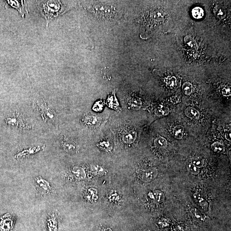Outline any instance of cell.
Listing matches in <instances>:
<instances>
[{
  "mask_svg": "<svg viewBox=\"0 0 231 231\" xmlns=\"http://www.w3.org/2000/svg\"><path fill=\"white\" fill-rule=\"evenodd\" d=\"M13 227L14 220L9 215L0 218V231H12Z\"/></svg>",
  "mask_w": 231,
  "mask_h": 231,
  "instance_id": "4",
  "label": "cell"
},
{
  "mask_svg": "<svg viewBox=\"0 0 231 231\" xmlns=\"http://www.w3.org/2000/svg\"><path fill=\"white\" fill-rule=\"evenodd\" d=\"M92 172L95 173L96 174H99V175H103L105 174V170L103 168L98 166L95 165L92 166Z\"/></svg>",
  "mask_w": 231,
  "mask_h": 231,
  "instance_id": "24",
  "label": "cell"
},
{
  "mask_svg": "<svg viewBox=\"0 0 231 231\" xmlns=\"http://www.w3.org/2000/svg\"><path fill=\"white\" fill-rule=\"evenodd\" d=\"M211 149L216 153H222L225 151V147L223 145L219 142H215L211 145Z\"/></svg>",
  "mask_w": 231,
  "mask_h": 231,
  "instance_id": "17",
  "label": "cell"
},
{
  "mask_svg": "<svg viewBox=\"0 0 231 231\" xmlns=\"http://www.w3.org/2000/svg\"><path fill=\"white\" fill-rule=\"evenodd\" d=\"M89 192H88V197L89 198H92V200L95 201L97 199V190L96 189H90L89 190Z\"/></svg>",
  "mask_w": 231,
  "mask_h": 231,
  "instance_id": "25",
  "label": "cell"
},
{
  "mask_svg": "<svg viewBox=\"0 0 231 231\" xmlns=\"http://www.w3.org/2000/svg\"><path fill=\"white\" fill-rule=\"evenodd\" d=\"M63 148L67 152H70L74 150L76 148V144L72 140H65L63 143Z\"/></svg>",
  "mask_w": 231,
  "mask_h": 231,
  "instance_id": "10",
  "label": "cell"
},
{
  "mask_svg": "<svg viewBox=\"0 0 231 231\" xmlns=\"http://www.w3.org/2000/svg\"><path fill=\"white\" fill-rule=\"evenodd\" d=\"M23 121H22V119L20 117V116H16L15 117L13 118H9L7 120V122L9 124H12L13 125H16L19 126V127L23 128L24 126V124L23 123Z\"/></svg>",
  "mask_w": 231,
  "mask_h": 231,
  "instance_id": "15",
  "label": "cell"
},
{
  "mask_svg": "<svg viewBox=\"0 0 231 231\" xmlns=\"http://www.w3.org/2000/svg\"><path fill=\"white\" fill-rule=\"evenodd\" d=\"M137 137V133L135 131H131L123 136V140L126 143H132L135 141Z\"/></svg>",
  "mask_w": 231,
  "mask_h": 231,
  "instance_id": "9",
  "label": "cell"
},
{
  "mask_svg": "<svg viewBox=\"0 0 231 231\" xmlns=\"http://www.w3.org/2000/svg\"><path fill=\"white\" fill-rule=\"evenodd\" d=\"M47 226L49 231H57V222L54 219V217L49 218Z\"/></svg>",
  "mask_w": 231,
  "mask_h": 231,
  "instance_id": "16",
  "label": "cell"
},
{
  "mask_svg": "<svg viewBox=\"0 0 231 231\" xmlns=\"http://www.w3.org/2000/svg\"><path fill=\"white\" fill-rule=\"evenodd\" d=\"M191 163L198 168H201L204 165V160L199 157H194L191 160Z\"/></svg>",
  "mask_w": 231,
  "mask_h": 231,
  "instance_id": "21",
  "label": "cell"
},
{
  "mask_svg": "<svg viewBox=\"0 0 231 231\" xmlns=\"http://www.w3.org/2000/svg\"><path fill=\"white\" fill-rule=\"evenodd\" d=\"M103 107L104 104L103 102L99 101L95 104L93 107V110L96 111H101L103 110Z\"/></svg>",
  "mask_w": 231,
  "mask_h": 231,
  "instance_id": "27",
  "label": "cell"
},
{
  "mask_svg": "<svg viewBox=\"0 0 231 231\" xmlns=\"http://www.w3.org/2000/svg\"><path fill=\"white\" fill-rule=\"evenodd\" d=\"M184 131V127L181 125H179L175 127L173 129V132L175 138L178 140L182 139L183 137Z\"/></svg>",
  "mask_w": 231,
  "mask_h": 231,
  "instance_id": "11",
  "label": "cell"
},
{
  "mask_svg": "<svg viewBox=\"0 0 231 231\" xmlns=\"http://www.w3.org/2000/svg\"><path fill=\"white\" fill-rule=\"evenodd\" d=\"M108 1H88L84 8L98 21L110 22L119 18L120 13L115 3Z\"/></svg>",
  "mask_w": 231,
  "mask_h": 231,
  "instance_id": "1",
  "label": "cell"
},
{
  "mask_svg": "<svg viewBox=\"0 0 231 231\" xmlns=\"http://www.w3.org/2000/svg\"><path fill=\"white\" fill-rule=\"evenodd\" d=\"M144 231H152L151 230V229H146Z\"/></svg>",
  "mask_w": 231,
  "mask_h": 231,
  "instance_id": "32",
  "label": "cell"
},
{
  "mask_svg": "<svg viewBox=\"0 0 231 231\" xmlns=\"http://www.w3.org/2000/svg\"><path fill=\"white\" fill-rule=\"evenodd\" d=\"M37 187L43 193H47L51 190L50 186L46 181L41 179H37L36 180Z\"/></svg>",
  "mask_w": 231,
  "mask_h": 231,
  "instance_id": "6",
  "label": "cell"
},
{
  "mask_svg": "<svg viewBox=\"0 0 231 231\" xmlns=\"http://www.w3.org/2000/svg\"><path fill=\"white\" fill-rule=\"evenodd\" d=\"M73 174L77 178L84 179L85 177V172L82 168L75 167L73 170Z\"/></svg>",
  "mask_w": 231,
  "mask_h": 231,
  "instance_id": "18",
  "label": "cell"
},
{
  "mask_svg": "<svg viewBox=\"0 0 231 231\" xmlns=\"http://www.w3.org/2000/svg\"><path fill=\"white\" fill-rule=\"evenodd\" d=\"M192 15L194 19L199 20L202 19L204 15V12L203 9L200 7H194L192 10Z\"/></svg>",
  "mask_w": 231,
  "mask_h": 231,
  "instance_id": "12",
  "label": "cell"
},
{
  "mask_svg": "<svg viewBox=\"0 0 231 231\" xmlns=\"http://www.w3.org/2000/svg\"><path fill=\"white\" fill-rule=\"evenodd\" d=\"M100 146L103 148L107 149L109 148L110 144L108 142H103L100 143Z\"/></svg>",
  "mask_w": 231,
  "mask_h": 231,
  "instance_id": "30",
  "label": "cell"
},
{
  "mask_svg": "<svg viewBox=\"0 0 231 231\" xmlns=\"http://www.w3.org/2000/svg\"><path fill=\"white\" fill-rule=\"evenodd\" d=\"M169 110L168 107L160 105L155 110V113L158 116H165L169 113Z\"/></svg>",
  "mask_w": 231,
  "mask_h": 231,
  "instance_id": "19",
  "label": "cell"
},
{
  "mask_svg": "<svg viewBox=\"0 0 231 231\" xmlns=\"http://www.w3.org/2000/svg\"><path fill=\"white\" fill-rule=\"evenodd\" d=\"M185 114L187 117L192 119H197L200 117V112L193 107H189L185 110Z\"/></svg>",
  "mask_w": 231,
  "mask_h": 231,
  "instance_id": "8",
  "label": "cell"
},
{
  "mask_svg": "<svg viewBox=\"0 0 231 231\" xmlns=\"http://www.w3.org/2000/svg\"><path fill=\"white\" fill-rule=\"evenodd\" d=\"M231 132H230V133L228 132L227 133H226V134L225 135V137L227 139V140H228L229 141H231Z\"/></svg>",
  "mask_w": 231,
  "mask_h": 231,
  "instance_id": "31",
  "label": "cell"
},
{
  "mask_svg": "<svg viewBox=\"0 0 231 231\" xmlns=\"http://www.w3.org/2000/svg\"><path fill=\"white\" fill-rule=\"evenodd\" d=\"M154 197L155 200L157 203H161L164 200V196L162 192L159 190H156L154 192Z\"/></svg>",
  "mask_w": 231,
  "mask_h": 231,
  "instance_id": "23",
  "label": "cell"
},
{
  "mask_svg": "<svg viewBox=\"0 0 231 231\" xmlns=\"http://www.w3.org/2000/svg\"><path fill=\"white\" fill-rule=\"evenodd\" d=\"M222 94L226 96H228L231 95L230 88L228 86H226L222 89Z\"/></svg>",
  "mask_w": 231,
  "mask_h": 231,
  "instance_id": "28",
  "label": "cell"
},
{
  "mask_svg": "<svg viewBox=\"0 0 231 231\" xmlns=\"http://www.w3.org/2000/svg\"><path fill=\"white\" fill-rule=\"evenodd\" d=\"M88 119L87 120V122L89 124H95L97 122V120L96 118L93 117H88Z\"/></svg>",
  "mask_w": 231,
  "mask_h": 231,
  "instance_id": "29",
  "label": "cell"
},
{
  "mask_svg": "<svg viewBox=\"0 0 231 231\" xmlns=\"http://www.w3.org/2000/svg\"><path fill=\"white\" fill-rule=\"evenodd\" d=\"M60 4L61 3L60 2L58 1H53V6H51L50 2H49L47 3L43 7L44 8H46V9H45L43 8V12L44 13H45V14H47L48 13H49L47 15L45 16V18L48 15L49 13H50L51 16L54 17V15L56 16L57 15L58 13V12L59 11L60 9V8H61V6H60Z\"/></svg>",
  "mask_w": 231,
  "mask_h": 231,
  "instance_id": "3",
  "label": "cell"
},
{
  "mask_svg": "<svg viewBox=\"0 0 231 231\" xmlns=\"http://www.w3.org/2000/svg\"><path fill=\"white\" fill-rule=\"evenodd\" d=\"M158 172L155 168L149 169L144 172L142 177L143 182H148L153 180L157 176Z\"/></svg>",
  "mask_w": 231,
  "mask_h": 231,
  "instance_id": "5",
  "label": "cell"
},
{
  "mask_svg": "<svg viewBox=\"0 0 231 231\" xmlns=\"http://www.w3.org/2000/svg\"><path fill=\"white\" fill-rule=\"evenodd\" d=\"M37 109L40 112L42 117L46 121H54L56 117V114L54 110L49 107L45 103L42 101L37 103Z\"/></svg>",
  "mask_w": 231,
  "mask_h": 231,
  "instance_id": "2",
  "label": "cell"
},
{
  "mask_svg": "<svg viewBox=\"0 0 231 231\" xmlns=\"http://www.w3.org/2000/svg\"><path fill=\"white\" fill-rule=\"evenodd\" d=\"M132 106L133 109L135 110L140 109V107L142 106L141 101L139 99H137L134 100L132 102Z\"/></svg>",
  "mask_w": 231,
  "mask_h": 231,
  "instance_id": "26",
  "label": "cell"
},
{
  "mask_svg": "<svg viewBox=\"0 0 231 231\" xmlns=\"http://www.w3.org/2000/svg\"><path fill=\"white\" fill-rule=\"evenodd\" d=\"M187 170L190 173L193 175H197L200 172L199 168L192 163H189L187 165Z\"/></svg>",
  "mask_w": 231,
  "mask_h": 231,
  "instance_id": "22",
  "label": "cell"
},
{
  "mask_svg": "<svg viewBox=\"0 0 231 231\" xmlns=\"http://www.w3.org/2000/svg\"><path fill=\"white\" fill-rule=\"evenodd\" d=\"M193 86L191 83L186 82L182 86L183 92L186 95H190L192 92Z\"/></svg>",
  "mask_w": 231,
  "mask_h": 231,
  "instance_id": "20",
  "label": "cell"
},
{
  "mask_svg": "<svg viewBox=\"0 0 231 231\" xmlns=\"http://www.w3.org/2000/svg\"><path fill=\"white\" fill-rule=\"evenodd\" d=\"M107 104L110 107H111L112 109L117 110H119L120 109V105L115 96V91L113 92L111 94L108 96Z\"/></svg>",
  "mask_w": 231,
  "mask_h": 231,
  "instance_id": "7",
  "label": "cell"
},
{
  "mask_svg": "<svg viewBox=\"0 0 231 231\" xmlns=\"http://www.w3.org/2000/svg\"><path fill=\"white\" fill-rule=\"evenodd\" d=\"M154 144L155 146L160 148H164L168 146V142L164 137H157L154 140Z\"/></svg>",
  "mask_w": 231,
  "mask_h": 231,
  "instance_id": "14",
  "label": "cell"
},
{
  "mask_svg": "<svg viewBox=\"0 0 231 231\" xmlns=\"http://www.w3.org/2000/svg\"><path fill=\"white\" fill-rule=\"evenodd\" d=\"M166 86L170 89L175 88L177 85V79L175 76L169 77L164 79Z\"/></svg>",
  "mask_w": 231,
  "mask_h": 231,
  "instance_id": "13",
  "label": "cell"
}]
</instances>
